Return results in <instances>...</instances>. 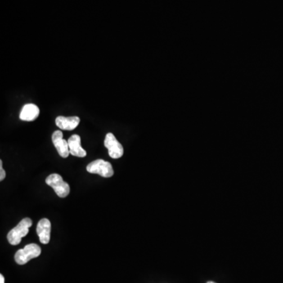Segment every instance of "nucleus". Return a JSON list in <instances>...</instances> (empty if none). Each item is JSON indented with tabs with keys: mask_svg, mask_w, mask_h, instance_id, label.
I'll use <instances>...</instances> for the list:
<instances>
[{
	"mask_svg": "<svg viewBox=\"0 0 283 283\" xmlns=\"http://www.w3.org/2000/svg\"><path fill=\"white\" fill-rule=\"evenodd\" d=\"M33 225V221L30 218H24L13 228L7 235V240L12 245H19L22 238L26 236L29 231V227Z\"/></svg>",
	"mask_w": 283,
	"mask_h": 283,
	"instance_id": "1",
	"label": "nucleus"
},
{
	"mask_svg": "<svg viewBox=\"0 0 283 283\" xmlns=\"http://www.w3.org/2000/svg\"><path fill=\"white\" fill-rule=\"evenodd\" d=\"M40 254V247L37 244L32 243V244L25 245L24 249L18 250L14 256V260L18 264L24 265L31 260L37 258Z\"/></svg>",
	"mask_w": 283,
	"mask_h": 283,
	"instance_id": "2",
	"label": "nucleus"
},
{
	"mask_svg": "<svg viewBox=\"0 0 283 283\" xmlns=\"http://www.w3.org/2000/svg\"><path fill=\"white\" fill-rule=\"evenodd\" d=\"M46 183L54 189L59 198H66L70 192L69 184L63 180L62 177L60 175L56 173L47 176Z\"/></svg>",
	"mask_w": 283,
	"mask_h": 283,
	"instance_id": "3",
	"label": "nucleus"
},
{
	"mask_svg": "<svg viewBox=\"0 0 283 283\" xmlns=\"http://www.w3.org/2000/svg\"><path fill=\"white\" fill-rule=\"evenodd\" d=\"M87 171L91 174H98L104 178H109L114 174L112 164L102 159H98L91 162L87 166Z\"/></svg>",
	"mask_w": 283,
	"mask_h": 283,
	"instance_id": "4",
	"label": "nucleus"
},
{
	"mask_svg": "<svg viewBox=\"0 0 283 283\" xmlns=\"http://www.w3.org/2000/svg\"><path fill=\"white\" fill-rule=\"evenodd\" d=\"M104 145L107 148L110 158L119 159L123 155V146L113 133H108L105 136Z\"/></svg>",
	"mask_w": 283,
	"mask_h": 283,
	"instance_id": "5",
	"label": "nucleus"
},
{
	"mask_svg": "<svg viewBox=\"0 0 283 283\" xmlns=\"http://www.w3.org/2000/svg\"><path fill=\"white\" fill-rule=\"evenodd\" d=\"M52 142L57 151L61 158H66L69 157V148L68 141L63 139V134L61 131H55L52 135Z\"/></svg>",
	"mask_w": 283,
	"mask_h": 283,
	"instance_id": "6",
	"label": "nucleus"
},
{
	"mask_svg": "<svg viewBox=\"0 0 283 283\" xmlns=\"http://www.w3.org/2000/svg\"><path fill=\"white\" fill-rule=\"evenodd\" d=\"M51 223L48 219H42L39 221L37 233L40 242L42 244H48L51 239Z\"/></svg>",
	"mask_w": 283,
	"mask_h": 283,
	"instance_id": "7",
	"label": "nucleus"
},
{
	"mask_svg": "<svg viewBox=\"0 0 283 283\" xmlns=\"http://www.w3.org/2000/svg\"><path fill=\"white\" fill-rule=\"evenodd\" d=\"M81 119L78 117H63L59 116L55 120L56 125L61 130L72 131L79 125Z\"/></svg>",
	"mask_w": 283,
	"mask_h": 283,
	"instance_id": "8",
	"label": "nucleus"
},
{
	"mask_svg": "<svg viewBox=\"0 0 283 283\" xmlns=\"http://www.w3.org/2000/svg\"><path fill=\"white\" fill-rule=\"evenodd\" d=\"M69 153L77 158H84L87 152L81 146V139L78 135H73L68 140Z\"/></svg>",
	"mask_w": 283,
	"mask_h": 283,
	"instance_id": "9",
	"label": "nucleus"
},
{
	"mask_svg": "<svg viewBox=\"0 0 283 283\" xmlns=\"http://www.w3.org/2000/svg\"><path fill=\"white\" fill-rule=\"evenodd\" d=\"M40 115V109L35 104H26L20 113V119L23 121H33Z\"/></svg>",
	"mask_w": 283,
	"mask_h": 283,
	"instance_id": "10",
	"label": "nucleus"
},
{
	"mask_svg": "<svg viewBox=\"0 0 283 283\" xmlns=\"http://www.w3.org/2000/svg\"><path fill=\"white\" fill-rule=\"evenodd\" d=\"M5 177H6V172L5 170L2 168V161H0V180L2 181L4 180Z\"/></svg>",
	"mask_w": 283,
	"mask_h": 283,
	"instance_id": "11",
	"label": "nucleus"
},
{
	"mask_svg": "<svg viewBox=\"0 0 283 283\" xmlns=\"http://www.w3.org/2000/svg\"><path fill=\"white\" fill-rule=\"evenodd\" d=\"M0 283H5L4 277L2 275H0Z\"/></svg>",
	"mask_w": 283,
	"mask_h": 283,
	"instance_id": "12",
	"label": "nucleus"
},
{
	"mask_svg": "<svg viewBox=\"0 0 283 283\" xmlns=\"http://www.w3.org/2000/svg\"><path fill=\"white\" fill-rule=\"evenodd\" d=\"M214 283V282H208V283Z\"/></svg>",
	"mask_w": 283,
	"mask_h": 283,
	"instance_id": "13",
	"label": "nucleus"
}]
</instances>
